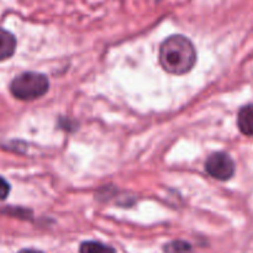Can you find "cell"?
I'll return each mask as SVG.
<instances>
[{"instance_id":"cell-1","label":"cell","mask_w":253,"mask_h":253,"mask_svg":"<svg viewBox=\"0 0 253 253\" xmlns=\"http://www.w3.org/2000/svg\"><path fill=\"white\" fill-rule=\"evenodd\" d=\"M197 62V51L188 37L173 35L162 42L160 48V63L170 74H185Z\"/></svg>"},{"instance_id":"cell-2","label":"cell","mask_w":253,"mask_h":253,"mask_svg":"<svg viewBox=\"0 0 253 253\" xmlns=\"http://www.w3.org/2000/svg\"><path fill=\"white\" fill-rule=\"evenodd\" d=\"M49 82L44 74L36 72H25L12 79L10 91L20 100H34L47 93Z\"/></svg>"},{"instance_id":"cell-3","label":"cell","mask_w":253,"mask_h":253,"mask_svg":"<svg viewBox=\"0 0 253 253\" xmlns=\"http://www.w3.org/2000/svg\"><path fill=\"white\" fill-rule=\"evenodd\" d=\"M205 169L215 179L229 180L235 174L236 166L227 153L216 152L209 156L205 162Z\"/></svg>"},{"instance_id":"cell-4","label":"cell","mask_w":253,"mask_h":253,"mask_svg":"<svg viewBox=\"0 0 253 253\" xmlns=\"http://www.w3.org/2000/svg\"><path fill=\"white\" fill-rule=\"evenodd\" d=\"M237 126L244 135L253 136V104H247L240 109Z\"/></svg>"},{"instance_id":"cell-5","label":"cell","mask_w":253,"mask_h":253,"mask_svg":"<svg viewBox=\"0 0 253 253\" xmlns=\"http://www.w3.org/2000/svg\"><path fill=\"white\" fill-rule=\"evenodd\" d=\"M16 49V39L7 30L0 29V61L10 58Z\"/></svg>"},{"instance_id":"cell-6","label":"cell","mask_w":253,"mask_h":253,"mask_svg":"<svg viewBox=\"0 0 253 253\" xmlns=\"http://www.w3.org/2000/svg\"><path fill=\"white\" fill-rule=\"evenodd\" d=\"M81 253H115V250L101 242L86 241L82 244Z\"/></svg>"},{"instance_id":"cell-7","label":"cell","mask_w":253,"mask_h":253,"mask_svg":"<svg viewBox=\"0 0 253 253\" xmlns=\"http://www.w3.org/2000/svg\"><path fill=\"white\" fill-rule=\"evenodd\" d=\"M166 253H190L192 246L185 241H173L165 246Z\"/></svg>"},{"instance_id":"cell-8","label":"cell","mask_w":253,"mask_h":253,"mask_svg":"<svg viewBox=\"0 0 253 253\" xmlns=\"http://www.w3.org/2000/svg\"><path fill=\"white\" fill-rule=\"evenodd\" d=\"M9 193H10V184L4 179V178L0 177V200L6 199Z\"/></svg>"},{"instance_id":"cell-9","label":"cell","mask_w":253,"mask_h":253,"mask_svg":"<svg viewBox=\"0 0 253 253\" xmlns=\"http://www.w3.org/2000/svg\"><path fill=\"white\" fill-rule=\"evenodd\" d=\"M17 253H43V252L37 251V250H31V249H29V250H21V251L17 252Z\"/></svg>"},{"instance_id":"cell-10","label":"cell","mask_w":253,"mask_h":253,"mask_svg":"<svg viewBox=\"0 0 253 253\" xmlns=\"http://www.w3.org/2000/svg\"><path fill=\"white\" fill-rule=\"evenodd\" d=\"M158 1H160V0H158Z\"/></svg>"}]
</instances>
